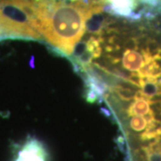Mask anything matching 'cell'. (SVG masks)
Instances as JSON below:
<instances>
[{"label": "cell", "instance_id": "7a4b0ae2", "mask_svg": "<svg viewBox=\"0 0 161 161\" xmlns=\"http://www.w3.org/2000/svg\"><path fill=\"white\" fill-rule=\"evenodd\" d=\"M107 11L111 14L123 18H134L138 16V0H103Z\"/></svg>", "mask_w": 161, "mask_h": 161}, {"label": "cell", "instance_id": "6da1fadb", "mask_svg": "<svg viewBox=\"0 0 161 161\" xmlns=\"http://www.w3.org/2000/svg\"><path fill=\"white\" fill-rule=\"evenodd\" d=\"M82 79L87 100L106 104L117 123L126 161H161V19L122 30Z\"/></svg>", "mask_w": 161, "mask_h": 161}, {"label": "cell", "instance_id": "3957f363", "mask_svg": "<svg viewBox=\"0 0 161 161\" xmlns=\"http://www.w3.org/2000/svg\"><path fill=\"white\" fill-rule=\"evenodd\" d=\"M139 3L143 6V11L160 12L161 0H138Z\"/></svg>", "mask_w": 161, "mask_h": 161}]
</instances>
